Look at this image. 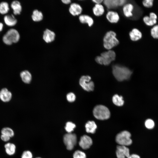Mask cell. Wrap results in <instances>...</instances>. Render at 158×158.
Instances as JSON below:
<instances>
[{"instance_id": "obj_27", "label": "cell", "mask_w": 158, "mask_h": 158, "mask_svg": "<svg viewBox=\"0 0 158 158\" xmlns=\"http://www.w3.org/2000/svg\"><path fill=\"white\" fill-rule=\"evenodd\" d=\"M43 17L42 13L37 10H34L32 16V18L33 20L35 21H39L41 20Z\"/></svg>"}, {"instance_id": "obj_37", "label": "cell", "mask_w": 158, "mask_h": 158, "mask_svg": "<svg viewBox=\"0 0 158 158\" xmlns=\"http://www.w3.org/2000/svg\"><path fill=\"white\" fill-rule=\"evenodd\" d=\"M0 138L2 141L4 142H8L10 140L11 138L6 135L1 134Z\"/></svg>"}, {"instance_id": "obj_17", "label": "cell", "mask_w": 158, "mask_h": 158, "mask_svg": "<svg viewBox=\"0 0 158 158\" xmlns=\"http://www.w3.org/2000/svg\"><path fill=\"white\" fill-rule=\"evenodd\" d=\"M82 8L80 6L76 3H73L69 8L70 13L73 16L78 15L81 13Z\"/></svg>"}, {"instance_id": "obj_30", "label": "cell", "mask_w": 158, "mask_h": 158, "mask_svg": "<svg viewBox=\"0 0 158 158\" xmlns=\"http://www.w3.org/2000/svg\"><path fill=\"white\" fill-rule=\"evenodd\" d=\"M150 34L154 38L158 39V25L153 26L150 30Z\"/></svg>"}, {"instance_id": "obj_16", "label": "cell", "mask_w": 158, "mask_h": 158, "mask_svg": "<svg viewBox=\"0 0 158 158\" xmlns=\"http://www.w3.org/2000/svg\"><path fill=\"white\" fill-rule=\"evenodd\" d=\"M5 150L6 154L9 156L14 155L16 151V146L13 143L8 142L4 145Z\"/></svg>"}, {"instance_id": "obj_5", "label": "cell", "mask_w": 158, "mask_h": 158, "mask_svg": "<svg viewBox=\"0 0 158 158\" xmlns=\"http://www.w3.org/2000/svg\"><path fill=\"white\" fill-rule=\"evenodd\" d=\"M94 116L97 119L100 120H106L110 116V112L108 109L104 105L96 106L93 110Z\"/></svg>"}, {"instance_id": "obj_20", "label": "cell", "mask_w": 158, "mask_h": 158, "mask_svg": "<svg viewBox=\"0 0 158 158\" xmlns=\"http://www.w3.org/2000/svg\"><path fill=\"white\" fill-rule=\"evenodd\" d=\"M79 20L82 23L87 24L88 26L91 27L94 23V20L92 17L86 15H82L79 17Z\"/></svg>"}, {"instance_id": "obj_33", "label": "cell", "mask_w": 158, "mask_h": 158, "mask_svg": "<svg viewBox=\"0 0 158 158\" xmlns=\"http://www.w3.org/2000/svg\"><path fill=\"white\" fill-rule=\"evenodd\" d=\"M73 158H86L85 154L83 152L78 150L76 151L73 154Z\"/></svg>"}, {"instance_id": "obj_31", "label": "cell", "mask_w": 158, "mask_h": 158, "mask_svg": "<svg viewBox=\"0 0 158 158\" xmlns=\"http://www.w3.org/2000/svg\"><path fill=\"white\" fill-rule=\"evenodd\" d=\"M75 124L71 122H68L66 123L65 129L68 133H71L75 127Z\"/></svg>"}, {"instance_id": "obj_18", "label": "cell", "mask_w": 158, "mask_h": 158, "mask_svg": "<svg viewBox=\"0 0 158 158\" xmlns=\"http://www.w3.org/2000/svg\"><path fill=\"white\" fill-rule=\"evenodd\" d=\"M93 14L97 17L101 16L104 14L105 9L102 4H95L92 9Z\"/></svg>"}, {"instance_id": "obj_35", "label": "cell", "mask_w": 158, "mask_h": 158, "mask_svg": "<svg viewBox=\"0 0 158 158\" xmlns=\"http://www.w3.org/2000/svg\"><path fill=\"white\" fill-rule=\"evenodd\" d=\"M76 97L73 92H70L68 93L66 95V99L67 100L70 102H73L75 99Z\"/></svg>"}, {"instance_id": "obj_25", "label": "cell", "mask_w": 158, "mask_h": 158, "mask_svg": "<svg viewBox=\"0 0 158 158\" xmlns=\"http://www.w3.org/2000/svg\"><path fill=\"white\" fill-rule=\"evenodd\" d=\"M112 101L114 104L118 106H122L124 104V101L121 96L115 95L113 97Z\"/></svg>"}, {"instance_id": "obj_29", "label": "cell", "mask_w": 158, "mask_h": 158, "mask_svg": "<svg viewBox=\"0 0 158 158\" xmlns=\"http://www.w3.org/2000/svg\"><path fill=\"white\" fill-rule=\"evenodd\" d=\"M9 10V5L7 2H2L0 3V13L2 14L7 13Z\"/></svg>"}, {"instance_id": "obj_21", "label": "cell", "mask_w": 158, "mask_h": 158, "mask_svg": "<svg viewBox=\"0 0 158 158\" xmlns=\"http://www.w3.org/2000/svg\"><path fill=\"white\" fill-rule=\"evenodd\" d=\"M20 76L22 81L24 83L29 84L31 81L32 76L31 73L28 71L24 70L21 71Z\"/></svg>"}, {"instance_id": "obj_7", "label": "cell", "mask_w": 158, "mask_h": 158, "mask_svg": "<svg viewBox=\"0 0 158 158\" xmlns=\"http://www.w3.org/2000/svg\"><path fill=\"white\" fill-rule=\"evenodd\" d=\"M91 80V78L89 75H83L80 78V85L84 90L86 91L89 92L94 90V83Z\"/></svg>"}, {"instance_id": "obj_28", "label": "cell", "mask_w": 158, "mask_h": 158, "mask_svg": "<svg viewBox=\"0 0 158 158\" xmlns=\"http://www.w3.org/2000/svg\"><path fill=\"white\" fill-rule=\"evenodd\" d=\"M144 23L148 26H153L157 23V20L151 18L149 16H145L143 18Z\"/></svg>"}, {"instance_id": "obj_36", "label": "cell", "mask_w": 158, "mask_h": 158, "mask_svg": "<svg viewBox=\"0 0 158 158\" xmlns=\"http://www.w3.org/2000/svg\"><path fill=\"white\" fill-rule=\"evenodd\" d=\"M32 154L30 151L29 150L24 151L21 156V158H32Z\"/></svg>"}, {"instance_id": "obj_11", "label": "cell", "mask_w": 158, "mask_h": 158, "mask_svg": "<svg viewBox=\"0 0 158 158\" xmlns=\"http://www.w3.org/2000/svg\"><path fill=\"white\" fill-rule=\"evenodd\" d=\"M92 143L91 138L89 136L84 135L80 138L79 142V146L83 149L89 148Z\"/></svg>"}, {"instance_id": "obj_19", "label": "cell", "mask_w": 158, "mask_h": 158, "mask_svg": "<svg viewBox=\"0 0 158 158\" xmlns=\"http://www.w3.org/2000/svg\"><path fill=\"white\" fill-rule=\"evenodd\" d=\"M55 37V34L53 32L48 29L44 32L43 38L46 42L49 43L53 41Z\"/></svg>"}, {"instance_id": "obj_23", "label": "cell", "mask_w": 158, "mask_h": 158, "mask_svg": "<svg viewBox=\"0 0 158 158\" xmlns=\"http://www.w3.org/2000/svg\"><path fill=\"white\" fill-rule=\"evenodd\" d=\"M11 7L15 15L20 14L22 11V6L20 3L18 1H13L11 4Z\"/></svg>"}, {"instance_id": "obj_38", "label": "cell", "mask_w": 158, "mask_h": 158, "mask_svg": "<svg viewBox=\"0 0 158 158\" xmlns=\"http://www.w3.org/2000/svg\"><path fill=\"white\" fill-rule=\"evenodd\" d=\"M149 16L153 19L157 20V15L154 13L151 12L149 14Z\"/></svg>"}, {"instance_id": "obj_15", "label": "cell", "mask_w": 158, "mask_h": 158, "mask_svg": "<svg viewBox=\"0 0 158 158\" xmlns=\"http://www.w3.org/2000/svg\"><path fill=\"white\" fill-rule=\"evenodd\" d=\"M129 35L130 40L134 42L140 40L142 37L141 32L136 28H133L129 33Z\"/></svg>"}, {"instance_id": "obj_10", "label": "cell", "mask_w": 158, "mask_h": 158, "mask_svg": "<svg viewBox=\"0 0 158 158\" xmlns=\"http://www.w3.org/2000/svg\"><path fill=\"white\" fill-rule=\"evenodd\" d=\"M116 154L117 158H125L130 155L129 149L126 146L119 145L117 147Z\"/></svg>"}, {"instance_id": "obj_1", "label": "cell", "mask_w": 158, "mask_h": 158, "mask_svg": "<svg viewBox=\"0 0 158 158\" xmlns=\"http://www.w3.org/2000/svg\"><path fill=\"white\" fill-rule=\"evenodd\" d=\"M112 72L115 78L120 81L128 80L132 73V72L128 68L118 65L113 66Z\"/></svg>"}, {"instance_id": "obj_8", "label": "cell", "mask_w": 158, "mask_h": 158, "mask_svg": "<svg viewBox=\"0 0 158 158\" xmlns=\"http://www.w3.org/2000/svg\"><path fill=\"white\" fill-rule=\"evenodd\" d=\"M63 140L67 149L71 150L76 144V135L74 133H68L64 135Z\"/></svg>"}, {"instance_id": "obj_26", "label": "cell", "mask_w": 158, "mask_h": 158, "mask_svg": "<svg viewBox=\"0 0 158 158\" xmlns=\"http://www.w3.org/2000/svg\"><path fill=\"white\" fill-rule=\"evenodd\" d=\"M1 134L7 135L11 138L13 137L15 133L13 130L9 127H5L3 128L1 131Z\"/></svg>"}, {"instance_id": "obj_39", "label": "cell", "mask_w": 158, "mask_h": 158, "mask_svg": "<svg viewBox=\"0 0 158 158\" xmlns=\"http://www.w3.org/2000/svg\"><path fill=\"white\" fill-rule=\"evenodd\" d=\"M103 0H93L92 1L95 4H101L103 3Z\"/></svg>"}, {"instance_id": "obj_43", "label": "cell", "mask_w": 158, "mask_h": 158, "mask_svg": "<svg viewBox=\"0 0 158 158\" xmlns=\"http://www.w3.org/2000/svg\"><path fill=\"white\" fill-rule=\"evenodd\" d=\"M41 158L38 157H37V158Z\"/></svg>"}, {"instance_id": "obj_2", "label": "cell", "mask_w": 158, "mask_h": 158, "mask_svg": "<svg viewBox=\"0 0 158 158\" xmlns=\"http://www.w3.org/2000/svg\"><path fill=\"white\" fill-rule=\"evenodd\" d=\"M103 41V47L107 50L112 49L119 43L116 33L112 30L109 31L105 33Z\"/></svg>"}, {"instance_id": "obj_14", "label": "cell", "mask_w": 158, "mask_h": 158, "mask_svg": "<svg viewBox=\"0 0 158 158\" xmlns=\"http://www.w3.org/2000/svg\"><path fill=\"white\" fill-rule=\"evenodd\" d=\"M12 97L11 92L7 88H3L0 90V99L3 102H9Z\"/></svg>"}, {"instance_id": "obj_9", "label": "cell", "mask_w": 158, "mask_h": 158, "mask_svg": "<svg viewBox=\"0 0 158 158\" xmlns=\"http://www.w3.org/2000/svg\"><path fill=\"white\" fill-rule=\"evenodd\" d=\"M126 3V0H104L103 3L108 9L111 10L123 6Z\"/></svg>"}, {"instance_id": "obj_32", "label": "cell", "mask_w": 158, "mask_h": 158, "mask_svg": "<svg viewBox=\"0 0 158 158\" xmlns=\"http://www.w3.org/2000/svg\"><path fill=\"white\" fill-rule=\"evenodd\" d=\"M145 127L147 129H153L155 126L154 121L152 119H148L146 120L145 123Z\"/></svg>"}, {"instance_id": "obj_22", "label": "cell", "mask_w": 158, "mask_h": 158, "mask_svg": "<svg viewBox=\"0 0 158 158\" xmlns=\"http://www.w3.org/2000/svg\"><path fill=\"white\" fill-rule=\"evenodd\" d=\"M4 20L5 24L9 26H13L17 23L16 19L12 14L5 16L4 17Z\"/></svg>"}, {"instance_id": "obj_34", "label": "cell", "mask_w": 158, "mask_h": 158, "mask_svg": "<svg viewBox=\"0 0 158 158\" xmlns=\"http://www.w3.org/2000/svg\"><path fill=\"white\" fill-rule=\"evenodd\" d=\"M153 0H144L142 2L143 5L145 7L150 8L153 5Z\"/></svg>"}, {"instance_id": "obj_41", "label": "cell", "mask_w": 158, "mask_h": 158, "mask_svg": "<svg viewBox=\"0 0 158 158\" xmlns=\"http://www.w3.org/2000/svg\"><path fill=\"white\" fill-rule=\"evenodd\" d=\"M62 2L65 4H68L71 3V1L70 0H62Z\"/></svg>"}, {"instance_id": "obj_6", "label": "cell", "mask_w": 158, "mask_h": 158, "mask_svg": "<svg viewBox=\"0 0 158 158\" xmlns=\"http://www.w3.org/2000/svg\"><path fill=\"white\" fill-rule=\"evenodd\" d=\"M131 136L129 132L123 131L117 134L116 137V141L119 145L126 146L130 145L132 142L130 138Z\"/></svg>"}, {"instance_id": "obj_24", "label": "cell", "mask_w": 158, "mask_h": 158, "mask_svg": "<svg viewBox=\"0 0 158 158\" xmlns=\"http://www.w3.org/2000/svg\"><path fill=\"white\" fill-rule=\"evenodd\" d=\"M85 128L87 132L91 133H95L97 126L93 121H89L85 125Z\"/></svg>"}, {"instance_id": "obj_42", "label": "cell", "mask_w": 158, "mask_h": 158, "mask_svg": "<svg viewBox=\"0 0 158 158\" xmlns=\"http://www.w3.org/2000/svg\"><path fill=\"white\" fill-rule=\"evenodd\" d=\"M3 25L2 23L0 22V32L3 30Z\"/></svg>"}, {"instance_id": "obj_40", "label": "cell", "mask_w": 158, "mask_h": 158, "mask_svg": "<svg viewBox=\"0 0 158 158\" xmlns=\"http://www.w3.org/2000/svg\"><path fill=\"white\" fill-rule=\"evenodd\" d=\"M128 158H140V157L138 155L133 154L130 155Z\"/></svg>"}, {"instance_id": "obj_4", "label": "cell", "mask_w": 158, "mask_h": 158, "mask_svg": "<svg viewBox=\"0 0 158 158\" xmlns=\"http://www.w3.org/2000/svg\"><path fill=\"white\" fill-rule=\"evenodd\" d=\"M20 38V34L18 31L15 29H11L3 36V41L6 44L10 45L18 42Z\"/></svg>"}, {"instance_id": "obj_3", "label": "cell", "mask_w": 158, "mask_h": 158, "mask_svg": "<svg viewBox=\"0 0 158 158\" xmlns=\"http://www.w3.org/2000/svg\"><path fill=\"white\" fill-rule=\"evenodd\" d=\"M116 57L115 52L112 49L109 50L102 52L100 56H97L95 60L100 64L108 65L115 60Z\"/></svg>"}, {"instance_id": "obj_12", "label": "cell", "mask_w": 158, "mask_h": 158, "mask_svg": "<svg viewBox=\"0 0 158 158\" xmlns=\"http://www.w3.org/2000/svg\"><path fill=\"white\" fill-rule=\"evenodd\" d=\"M106 17L108 21L111 23H117L120 20L118 13L112 10H110L107 12Z\"/></svg>"}, {"instance_id": "obj_13", "label": "cell", "mask_w": 158, "mask_h": 158, "mask_svg": "<svg viewBox=\"0 0 158 158\" xmlns=\"http://www.w3.org/2000/svg\"><path fill=\"white\" fill-rule=\"evenodd\" d=\"M134 8V6L131 3H126L122 6V12L124 16L127 18L133 17Z\"/></svg>"}]
</instances>
